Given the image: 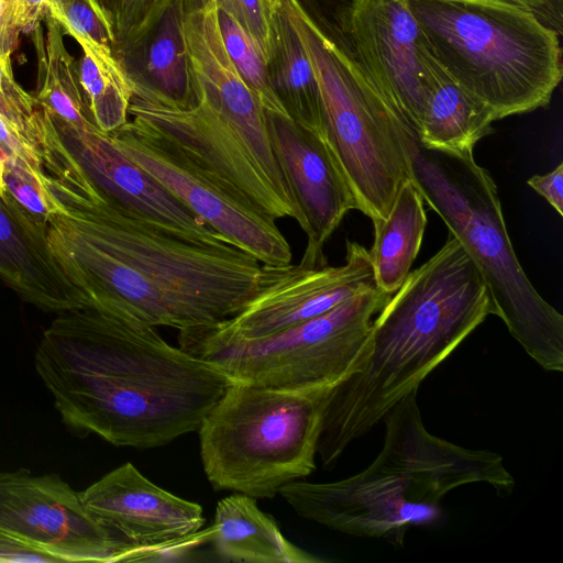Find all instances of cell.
Listing matches in <instances>:
<instances>
[{"mask_svg":"<svg viewBox=\"0 0 563 563\" xmlns=\"http://www.w3.org/2000/svg\"><path fill=\"white\" fill-rule=\"evenodd\" d=\"M47 180L67 209L48 221V246L88 307L180 332L231 318L256 291L262 263L234 245L179 239L114 205L91 181Z\"/></svg>","mask_w":563,"mask_h":563,"instance_id":"obj_1","label":"cell"},{"mask_svg":"<svg viewBox=\"0 0 563 563\" xmlns=\"http://www.w3.org/2000/svg\"><path fill=\"white\" fill-rule=\"evenodd\" d=\"M34 364L67 427L135 449L197 431L234 382L155 327L92 307L57 314Z\"/></svg>","mask_w":563,"mask_h":563,"instance_id":"obj_2","label":"cell"},{"mask_svg":"<svg viewBox=\"0 0 563 563\" xmlns=\"http://www.w3.org/2000/svg\"><path fill=\"white\" fill-rule=\"evenodd\" d=\"M493 313L487 286L457 239L410 272L373 320L355 372L335 386L317 446L331 468Z\"/></svg>","mask_w":563,"mask_h":563,"instance_id":"obj_3","label":"cell"},{"mask_svg":"<svg viewBox=\"0 0 563 563\" xmlns=\"http://www.w3.org/2000/svg\"><path fill=\"white\" fill-rule=\"evenodd\" d=\"M413 390L383 418L384 443L363 471L328 483L290 482L278 490L302 518L361 538L404 547L409 528L443 520L442 498L463 485L484 483L510 495L515 479L500 454L460 446L430 433Z\"/></svg>","mask_w":563,"mask_h":563,"instance_id":"obj_4","label":"cell"},{"mask_svg":"<svg viewBox=\"0 0 563 563\" xmlns=\"http://www.w3.org/2000/svg\"><path fill=\"white\" fill-rule=\"evenodd\" d=\"M396 108V107H395ZM394 125L409 177L479 271L493 314L543 369L563 371V316L536 289L509 238L497 186L473 152L423 146L416 126L398 110Z\"/></svg>","mask_w":563,"mask_h":563,"instance_id":"obj_5","label":"cell"},{"mask_svg":"<svg viewBox=\"0 0 563 563\" xmlns=\"http://www.w3.org/2000/svg\"><path fill=\"white\" fill-rule=\"evenodd\" d=\"M284 2L318 81L324 139L350 185L356 209L373 224L383 221L410 177L395 131V106L352 37L347 0Z\"/></svg>","mask_w":563,"mask_h":563,"instance_id":"obj_6","label":"cell"},{"mask_svg":"<svg viewBox=\"0 0 563 563\" xmlns=\"http://www.w3.org/2000/svg\"><path fill=\"white\" fill-rule=\"evenodd\" d=\"M441 67L495 120L544 108L563 75L560 35L505 0H404Z\"/></svg>","mask_w":563,"mask_h":563,"instance_id":"obj_7","label":"cell"},{"mask_svg":"<svg viewBox=\"0 0 563 563\" xmlns=\"http://www.w3.org/2000/svg\"><path fill=\"white\" fill-rule=\"evenodd\" d=\"M334 388L283 390L233 382L197 430L212 487L273 498L311 474Z\"/></svg>","mask_w":563,"mask_h":563,"instance_id":"obj_8","label":"cell"},{"mask_svg":"<svg viewBox=\"0 0 563 563\" xmlns=\"http://www.w3.org/2000/svg\"><path fill=\"white\" fill-rule=\"evenodd\" d=\"M389 297L375 286L266 338L214 341L179 332L178 343L234 382L283 390L336 386L355 372L373 318Z\"/></svg>","mask_w":563,"mask_h":563,"instance_id":"obj_9","label":"cell"},{"mask_svg":"<svg viewBox=\"0 0 563 563\" xmlns=\"http://www.w3.org/2000/svg\"><path fill=\"white\" fill-rule=\"evenodd\" d=\"M108 134L125 156L229 243L265 265L291 262V247L276 220L225 190L162 136L133 119Z\"/></svg>","mask_w":563,"mask_h":563,"instance_id":"obj_10","label":"cell"},{"mask_svg":"<svg viewBox=\"0 0 563 563\" xmlns=\"http://www.w3.org/2000/svg\"><path fill=\"white\" fill-rule=\"evenodd\" d=\"M375 286L369 252L347 241L345 263L339 266L262 264L256 291L238 313L213 325L180 332L214 341L262 339L318 317Z\"/></svg>","mask_w":563,"mask_h":563,"instance_id":"obj_11","label":"cell"},{"mask_svg":"<svg viewBox=\"0 0 563 563\" xmlns=\"http://www.w3.org/2000/svg\"><path fill=\"white\" fill-rule=\"evenodd\" d=\"M0 528L60 562H123L131 543L86 509L56 474L0 472Z\"/></svg>","mask_w":563,"mask_h":563,"instance_id":"obj_12","label":"cell"},{"mask_svg":"<svg viewBox=\"0 0 563 563\" xmlns=\"http://www.w3.org/2000/svg\"><path fill=\"white\" fill-rule=\"evenodd\" d=\"M53 123L64 146L108 200L179 239L212 245L229 243L157 179L125 156L108 133L95 124L73 130L62 123Z\"/></svg>","mask_w":563,"mask_h":563,"instance_id":"obj_13","label":"cell"},{"mask_svg":"<svg viewBox=\"0 0 563 563\" xmlns=\"http://www.w3.org/2000/svg\"><path fill=\"white\" fill-rule=\"evenodd\" d=\"M264 111L275 157L303 218L307 245L300 263L327 264L323 246L345 214L356 209L354 195L322 134L288 115Z\"/></svg>","mask_w":563,"mask_h":563,"instance_id":"obj_14","label":"cell"},{"mask_svg":"<svg viewBox=\"0 0 563 563\" xmlns=\"http://www.w3.org/2000/svg\"><path fill=\"white\" fill-rule=\"evenodd\" d=\"M352 37L385 96L417 126L430 51L404 0H347Z\"/></svg>","mask_w":563,"mask_h":563,"instance_id":"obj_15","label":"cell"},{"mask_svg":"<svg viewBox=\"0 0 563 563\" xmlns=\"http://www.w3.org/2000/svg\"><path fill=\"white\" fill-rule=\"evenodd\" d=\"M90 515L135 545L191 534L202 528V507L151 482L128 462L80 493Z\"/></svg>","mask_w":563,"mask_h":563,"instance_id":"obj_16","label":"cell"},{"mask_svg":"<svg viewBox=\"0 0 563 563\" xmlns=\"http://www.w3.org/2000/svg\"><path fill=\"white\" fill-rule=\"evenodd\" d=\"M46 227L8 191L0 196V279L23 301L45 312L85 308L86 297L68 280L49 250Z\"/></svg>","mask_w":563,"mask_h":563,"instance_id":"obj_17","label":"cell"},{"mask_svg":"<svg viewBox=\"0 0 563 563\" xmlns=\"http://www.w3.org/2000/svg\"><path fill=\"white\" fill-rule=\"evenodd\" d=\"M133 90L187 108L195 103V81L184 32L180 0L170 2L136 38L113 49Z\"/></svg>","mask_w":563,"mask_h":563,"instance_id":"obj_18","label":"cell"},{"mask_svg":"<svg viewBox=\"0 0 563 563\" xmlns=\"http://www.w3.org/2000/svg\"><path fill=\"white\" fill-rule=\"evenodd\" d=\"M494 121L493 112L454 81L430 52L424 102L416 126L421 144L455 154L473 152L479 140L494 132Z\"/></svg>","mask_w":563,"mask_h":563,"instance_id":"obj_19","label":"cell"},{"mask_svg":"<svg viewBox=\"0 0 563 563\" xmlns=\"http://www.w3.org/2000/svg\"><path fill=\"white\" fill-rule=\"evenodd\" d=\"M211 543L218 558L247 563H320L322 559L298 548L280 532L256 498L236 493L216 506Z\"/></svg>","mask_w":563,"mask_h":563,"instance_id":"obj_20","label":"cell"},{"mask_svg":"<svg viewBox=\"0 0 563 563\" xmlns=\"http://www.w3.org/2000/svg\"><path fill=\"white\" fill-rule=\"evenodd\" d=\"M266 62L272 89L288 117L301 126L323 135L318 81L285 2L271 12Z\"/></svg>","mask_w":563,"mask_h":563,"instance_id":"obj_21","label":"cell"},{"mask_svg":"<svg viewBox=\"0 0 563 563\" xmlns=\"http://www.w3.org/2000/svg\"><path fill=\"white\" fill-rule=\"evenodd\" d=\"M426 225L422 196L408 179L400 186L386 218L374 223V243L368 252L378 289L391 295L405 282L420 251Z\"/></svg>","mask_w":563,"mask_h":563,"instance_id":"obj_22","label":"cell"},{"mask_svg":"<svg viewBox=\"0 0 563 563\" xmlns=\"http://www.w3.org/2000/svg\"><path fill=\"white\" fill-rule=\"evenodd\" d=\"M33 30L37 57V103L53 121L73 130H84L93 124L80 91L78 70L68 54L60 25L47 11Z\"/></svg>","mask_w":563,"mask_h":563,"instance_id":"obj_23","label":"cell"},{"mask_svg":"<svg viewBox=\"0 0 563 563\" xmlns=\"http://www.w3.org/2000/svg\"><path fill=\"white\" fill-rule=\"evenodd\" d=\"M82 49L78 76L93 124L110 133L129 120L133 86L113 48L92 40H76Z\"/></svg>","mask_w":563,"mask_h":563,"instance_id":"obj_24","label":"cell"},{"mask_svg":"<svg viewBox=\"0 0 563 563\" xmlns=\"http://www.w3.org/2000/svg\"><path fill=\"white\" fill-rule=\"evenodd\" d=\"M217 19L231 62L263 109L288 115L272 89L266 54L260 43L224 10L217 8Z\"/></svg>","mask_w":563,"mask_h":563,"instance_id":"obj_25","label":"cell"},{"mask_svg":"<svg viewBox=\"0 0 563 563\" xmlns=\"http://www.w3.org/2000/svg\"><path fill=\"white\" fill-rule=\"evenodd\" d=\"M3 181L8 194L37 221H48L67 212L47 185V175L27 159L10 156L4 161Z\"/></svg>","mask_w":563,"mask_h":563,"instance_id":"obj_26","label":"cell"},{"mask_svg":"<svg viewBox=\"0 0 563 563\" xmlns=\"http://www.w3.org/2000/svg\"><path fill=\"white\" fill-rule=\"evenodd\" d=\"M48 12L75 40H92L114 48L111 21L98 0H52Z\"/></svg>","mask_w":563,"mask_h":563,"instance_id":"obj_27","label":"cell"},{"mask_svg":"<svg viewBox=\"0 0 563 563\" xmlns=\"http://www.w3.org/2000/svg\"><path fill=\"white\" fill-rule=\"evenodd\" d=\"M98 2L111 21L115 45L140 36L159 15L155 0H98Z\"/></svg>","mask_w":563,"mask_h":563,"instance_id":"obj_28","label":"cell"},{"mask_svg":"<svg viewBox=\"0 0 563 563\" xmlns=\"http://www.w3.org/2000/svg\"><path fill=\"white\" fill-rule=\"evenodd\" d=\"M184 11L213 1L218 9L231 14L267 52L271 38V11L263 0H180Z\"/></svg>","mask_w":563,"mask_h":563,"instance_id":"obj_29","label":"cell"},{"mask_svg":"<svg viewBox=\"0 0 563 563\" xmlns=\"http://www.w3.org/2000/svg\"><path fill=\"white\" fill-rule=\"evenodd\" d=\"M0 562L58 563L52 555L25 543L1 528Z\"/></svg>","mask_w":563,"mask_h":563,"instance_id":"obj_30","label":"cell"},{"mask_svg":"<svg viewBox=\"0 0 563 563\" xmlns=\"http://www.w3.org/2000/svg\"><path fill=\"white\" fill-rule=\"evenodd\" d=\"M20 31L14 20L13 0H0V67L3 69L11 70V54Z\"/></svg>","mask_w":563,"mask_h":563,"instance_id":"obj_31","label":"cell"},{"mask_svg":"<svg viewBox=\"0 0 563 563\" xmlns=\"http://www.w3.org/2000/svg\"><path fill=\"white\" fill-rule=\"evenodd\" d=\"M530 12L545 26L563 34V0H505Z\"/></svg>","mask_w":563,"mask_h":563,"instance_id":"obj_32","label":"cell"},{"mask_svg":"<svg viewBox=\"0 0 563 563\" xmlns=\"http://www.w3.org/2000/svg\"><path fill=\"white\" fill-rule=\"evenodd\" d=\"M527 184L563 216V163L544 175H534Z\"/></svg>","mask_w":563,"mask_h":563,"instance_id":"obj_33","label":"cell"},{"mask_svg":"<svg viewBox=\"0 0 563 563\" xmlns=\"http://www.w3.org/2000/svg\"><path fill=\"white\" fill-rule=\"evenodd\" d=\"M52 0H13V13L21 31H33L48 11Z\"/></svg>","mask_w":563,"mask_h":563,"instance_id":"obj_34","label":"cell"},{"mask_svg":"<svg viewBox=\"0 0 563 563\" xmlns=\"http://www.w3.org/2000/svg\"><path fill=\"white\" fill-rule=\"evenodd\" d=\"M4 161H5V156L3 155V153L0 150V196L7 195V188H5V185L3 181Z\"/></svg>","mask_w":563,"mask_h":563,"instance_id":"obj_35","label":"cell"},{"mask_svg":"<svg viewBox=\"0 0 563 563\" xmlns=\"http://www.w3.org/2000/svg\"><path fill=\"white\" fill-rule=\"evenodd\" d=\"M265 4L267 5L268 10L272 12L275 9H277L284 0H263Z\"/></svg>","mask_w":563,"mask_h":563,"instance_id":"obj_36","label":"cell"},{"mask_svg":"<svg viewBox=\"0 0 563 563\" xmlns=\"http://www.w3.org/2000/svg\"><path fill=\"white\" fill-rule=\"evenodd\" d=\"M170 2V0H155V5L157 13L161 14V12L165 9V7Z\"/></svg>","mask_w":563,"mask_h":563,"instance_id":"obj_37","label":"cell"}]
</instances>
